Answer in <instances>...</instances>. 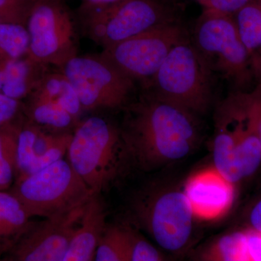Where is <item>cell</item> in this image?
I'll list each match as a JSON object with an SVG mask.
<instances>
[{
    "label": "cell",
    "mask_w": 261,
    "mask_h": 261,
    "mask_svg": "<svg viewBox=\"0 0 261 261\" xmlns=\"http://www.w3.org/2000/svg\"><path fill=\"white\" fill-rule=\"evenodd\" d=\"M15 120L0 128V191L10 190L16 178L17 142L20 123Z\"/></svg>",
    "instance_id": "44dd1931"
},
{
    "label": "cell",
    "mask_w": 261,
    "mask_h": 261,
    "mask_svg": "<svg viewBox=\"0 0 261 261\" xmlns=\"http://www.w3.org/2000/svg\"><path fill=\"white\" fill-rule=\"evenodd\" d=\"M134 231L125 226H107L98 244L93 261H132Z\"/></svg>",
    "instance_id": "d6986e66"
},
{
    "label": "cell",
    "mask_w": 261,
    "mask_h": 261,
    "mask_svg": "<svg viewBox=\"0 0 261 261\" xmlns=\"http://www.w3.org/2000/svg\"><path fill=\"white\" fill-rule=\"evenodd\" d=\"M57 101L65 111L69 113L75 121L79 122V118L83 113L82 104H81L80 98H79L75 89L63 74V81H62V90Z\"/></svg>",
    "instance_id": "cb8c5ba5"
},
{
    "label": "cell",
    "mask_w": 261,
    "mask_h": 261,
    "mask_svg": "<svg viewBox=\"0 0 261 261\" xmlns=\"http://www.w3.org/2000/svg\"><path fill=\"white\" fill-rule=\"evenodd\" d=\"M86 205L33 223L10 248V256L15 261H63Z\"/></svg>",
    "instance_id": "7c38bea8"
},
{
    "label": "cell",
    "mask_w": 261,
    "mask_h": 261,
    "mask_svg": "<svg viewBox=\"0 0 261 261\" xmlns=\"http://www.w3.org/2000/svg\"><path fill=\"white\" fill-rule=\"evenodd\" d=\"M260 142H261V123H260Z\"/></svg>",
    "instance_id": "836d02e7"
},
{
    "label": "cell",
    "mask_w": 261,
    "mask_h": 261,
    "mask_svg": "<svg viewBox=\"0 0 261 261\" xmlns=\"http://www.w3.org/2000/svg\"><path fill=\"white\" fill-rule=\"evenodd\" d=\"M137 217L163 250L180 253L191 243L195 215L184 190L171 189L137 202Z\"/></svg>",
    "instance_id": "30bf717a"
},
{
    "label": "cell",
    "mask_w": 261,
    "mask_h": 261,
    "mask_svg": "<svg viewBox=\"0 0 261 261\" xmlns=\"http://www.w3.org/2000/svg\"><path fill=\"white\" fill-rule=\"evenodd\" d=\"M237 27L249 53L261 47V0L237 12Z\"/></svg>",
    "instance_id": "7402d4cb"
},
{
    "label": "cell",
    "mask_w": 261,
    "mask_h": 261,
    "mask_svg": "<svg viewBox=\"0 0 261 261\" xmlns=\"http://www.w3.org/2000/svg\"><path fill=\"white\" fill-rule=\"evenodd\" d=\"M72 134L49 133L27 122L19 128L17 142L16 178L37 172L67 154Z\"/></svg>",
    "instance_id": "4fadbf2b"
},
{
    "label": "cell",
    "mask_w": 261,
    "mask_h": 261,
    "mask_svg": "<svg viewBox=\"0 0 261 261\" xmlns=\"http://www.w3.org/2000/svg\"><path fill=\"white\" fill-rule=\"evenodd\" d=\"M67 154L71 167L94 195L110 186L130 160L119 126L100 116L77 123Z\"/></svg>",
    "instance_id": "3957f363"
},
{
    "label": "cell",
    "mask_w": 261,
    "mask_h": 261,
    "mask_svg": "<svg viewBox=\"0 0 261 261\" xmlns=\"http://www.w3.org/2000/svg\"><path fill=\"white\" fill-rule=\"evenodd\" d=\"M230 15L204 10L194 31L192 42L214 73L240 83L246 76L249 51Z\"/></svg>",
    "instance_id": "8fae6325"
},
{
    "label": "cell",
    "mask_w": 261,
    "mask_h": 261,
    "mask_svg": "<svg viewBox=\"0 0 261 261\" xmlns=\"http://www.w3.org/2000/svg\"><path fill=\"white\" fill-rule=\"evenodd\" d=\"M29 47L27 27L19 24H0V61L23 58L27 56Z\"/></svg>",
    "instance_id": "603a6c76"
},
{
    "label": "cell",
    "mask_w": 261,
    "mask_h": 261,
    "mask_svg": "<svg viewBox=\"0 0 261 261\" xmlns=\"http://www.w3.org/2000/svg\"><path fill=\"white\" fill-rule=\"evenodd\" d=\"M10 191H0V252L10 250L34 222Z\"/></svg>",
    "instance_id": "e0dca14e"
},
{
    "label": "cell",
    "mask_w": 261,
    "mask_h": 261,
    "mask_svg": "<svg viewBox=\"0 0 261 261\" xmlns=\"http://www.w3.org/2000/svg\"><path fill=\"white\" fill-rule=\"evenodd\" d=\"M192 261H250L245 230L224 233L203 244Z\"/></svg>",
    "instance_id": "ac0fdd59"
},
{
    "label": "cell",
    "mask_w": 261,
    "mask_h": 261,
    "mask_svg": "<svg viewBox=\"0 0 261 261\" xmlns=\"http://www.w3.org/2000/svg\"><path fill=\"white\" fill-rule=\"evenodd\" d=\"M0 261H15L14 259L12 258L10 255H8V257H5L4 258L0 259Z\"/></svg>",
    "instance_id": "1f68e13d"
},
{
    "label": "cell",
    "mask_w": 261,
    "mask_h": 261,
    "mask_svg": "<svg viewBox=\"0 0 261 261\" xmlns=\"http://www.w3.org/2000/svg\"><path fill=\"white\" fill-rule=\"evenodd\" d=\"M78 15L84 34L103 49L177 20L162 0H122L97 7L81 5Z\"/></svg>",
    "instance_id": "8992f818"
},
{
    "label": "cell",
    "mask_w": 261,
    "mask_h": 261,
    "mask_svg": "<svg viewBox=\"0 0 261 261\" xmlns=\"http://www.w3.org/2000/svg\"><path fill=\"white\" fill-rule=\"evenodd\" d=\"M122 0H81L82 5L85 6H105V5H109L114 4V3L121 2Z\"/></svg>",
    "instance_id": "f546056e"
},
{
    "label": "cell",
    "mask_w": 261,
    "mask_h": 261,
    "mask_svg": "<svg viewBox=\"0 0 261 261\" xmlns=\"http://www.w3.org/2000/svg\"><path fill=\"white\" fill-rule=\"evenodd\" d=\"M132 261L167 260L153 245L134 231Z\"/></svg>",
    "instance_id": "d4e9b609"
},
{
    "label": "cell",
    "mask_w": 261,
    "mask_h": 261,
    "mask_svg": "<svg viewBox=\"0 0 261 261\" xmlns=\"http://www.w3.org/2000/svg\"><path fill=\"white\" fill-rule=\"evenodd\" d=\"M258 0H207L202 3L204 10H213L224 14L237 13L247 5Z\"/></svg>",
    "instance_id": "484cf974"
},
{
    "label": "cell",
    "mask_w": 261,
    "mask_h": 261,
    "mask_svg": "<svg viewBox=\"0 0 261 261\" xmlns=\"http://www.w3.org/2000/svg\"><path fill=\"white\" fill-rule=\"evenodd\" d=\"M47 67L27 57L7 61L1 94L19 101L28 97L47 74Z\"/></svg>",
    "instance_id": "2e32d148"
},
{
    "label": "cell",
    "mask_w": 261,
    "mask_h": 261,
    "mask_svg": "<svg viewBox=\"0 0 261 261\" xmlns=\"http://www.w3.org/2000/svg\"><path fill=\"white\" fill-rule=\"evenodd\" d=\"M7 61H0V93L3 89L5 81V63Z\"/></svg>",
    "instance_id": "4dcf8cb0"
},
{
    "label": "cell",
    "mask_w": 261,
    "mask_h": 261,
    "mask_svg": "<svg viewBox=\"0 0 261 261\" xmlns=\"http://www.w3.org/2000/svg\"><path fill=\"white\" fill-rule=\"evenodd\" d=\"M197 1L198 2L200 5H202V3H205V2L207 1V0H197Z\"/></svg>",
    "instance_id": "d6a6232c"
},
{
    "label": "cell",
    "mask_w": 261,
    "mask_h": 261,
    "mask_svg": "<svg viewBox=\"0 0 261 261\" xmlns=\"http://www.w3.org/2000/svg\"><path fill=\"white\" fill-rule=\"evenodd\" d=\"M188 37L178 20L161 24L103 49L101 56L144 87L175 46Z\"/></svg>",
    "instance_id": "9c48e42d"
},
{
    "label": "cell",
    "mask_w": 261,
    "mask_h": 261,
    "mask_svg": "<svg viewBox=\"0 0 261 261\" xmlns=\"http://www.w3.org/2000/svg\"><path fill=\"white\" fill-rule=\"evenodd\" d=\"M27 29V58L39 64L61 68L78 56L74 19L63 0H34Z\"/></svg>",
    "instance_id": "ba28073f"
},
{
    "label": "cell",
    "mask_w": 261,
    "mask_h": 261,
    "mask_svg": "<svg viewBox=\"0 0 261 261\" xmlns=\"http://www.w3.org/2000/svg\"><path fill=\"white\" fill-rule=\"evenodd\" d=\"M20 109V101L0 93V128L14 121Z\"/></svg>",
    "instance_id": "4316f807"
},
{
    "label": "cell",
    "mask_w": 261,
    "mask_h": 261,
    "mask_svg": "<svg viewBox=\"0 0 261 261\" xmlns=\"http://www.w3.org/2000/svg\"><path fill=\"white\" fill-rule=\"evenodd\" d=\"M261 99L232 94L215 108L214 167L237 184L255 174L261 165Z\"/></svg>",
    "instance_id": "7a4b0ae2"
},
{
    "label": "cell",
    "mask_w": 261,
    "mask_h": 261,
    "mask_svg": "<svg viewBox=\"0 0 261 261\" xmlns=\"http://www.w3.org/2000/svg\"><path fill=\"white\" fill-rule=\"evenodd\" d=\"M214 75L189 37L171 49L145 89L200 117L210 111Z\"/></svg>",
    "instance_id": "277c9868"
},
{
    "label": "cell",
    "mask_w": 261,
    "mask_h": 261,
    "mask_svg": "<svg viewBox=\"0 0 261 261\" xmlns=\"http://www.w3.org/2000/svg\"><path fill=\"white\" fill-rule=\"evenodd\" d=\"M123 111L122 137L130 159L153 170L186 159L200 145V117L146 89Z\"/></svg>",
    "instance_id": "6da1fadb"
},
{
    "label": "cell",
    "mask_w": 261,
    "mask_h": 261,
    "mask_svg": "<svg viewBox=\"0 0 261 261\" xmlns=\"http://www.w3.org/2000/svg\"><path fill=\"white\" fill-rule=\"evenodd\" d=\"M104 205L98 195L86 205L83 216L65 253L63 261H93L99 240L106 226Z\"/></svg>",
    "instance_id": "9a60e30c"
},
{
    "label": "cell",
    "mask_w": 261,
    "mask_h": 261,
    "mask_svg": "<svg viewBox=\"0 0 261 261\" xmlns=\"http://www.w3.org/2000/svg\"><path fill=\"white\" fill-rule=\"evenodd\" d=\"M249 227L261 231V198L252 206L248 214Z\"/></svg>",
    "instance_id": "f1b7e54d"
},
{
    "label": "cell",
    "mask_w": 261,
    "mask_h": 261,
    "mask_svg": "<svg viewBox=\"0 0 261 261\" xmlns=\"http://www.w3.org/2000/svg\"><path fill=\"white\" fill-rule=\"evenodd\" d=\"M59 71L75 89L83 113L123 111L135 99V81L100 54L76 56Z\"/></svg>",
    "instance_id": "52a82bcc"
},
{
    "label": "cell",
    "mask_w": 261,
    "mask_h": 261,
    "mask_svg": "<svg viewBox=\"0 0 261 261\" xmlns=\"http://www.w3.org/2000/svg\"><path fill=\"white\" fill-rule=\"evenodd\" d=\"M10 192L31 219L64 214L86 205L95 195L63 159L15 180Z\"/></svg>",
    "instance_id": "5b68a950"
},
{
    "label": "cell",
    "mask_w": 261,
    "mask_h": 261,
    "mask_svg": "<svg viewBox=\"0 0 261 261\" xmlns=\"http://www.w3.org/2000/svg\"><path fill=\"white\" fill-rule=\"evenodd\" d=\"M25 113L29 121L39 127H45L58 132L75 126V121L69 113L65 111L57 100L34 101L28 99Z\"/></svg>",
    "instance_id": "ffe728a7"
},
{
    "label": "cell",
    "mask_w": 261,
    "mask_h": 261,
    "mask_svg": "<svg viewBox=\"0 0 261 261\" xmlns=\"http://www.w3.org/2000/svg\"><path fill=\"white\" fill-rule=\"evenodd\" d=\"M245 231L249 260L261 261V231L250 228Z\"/></svg>",
    "instance_id": "83f0119b"
},
{
    "label": "cell",
    "mask_w": 261,
    "mask_h": 261,
    "mask_svg": "<svg viewBox=\"0 0 261 261\" xmlns=\"http://www.w3.org/2000/svg\"><path fill=\"white\" fill-rule=\"evenodd\" d=\"M183 190L196 219L209 221L221 217L234 201V184L214 167L192 175Z\"/></svg>",
    "instance_id": "5bb4252c"
}]
</instances>
